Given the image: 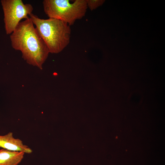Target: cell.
I'll list each match as a JSON object with an SVG mask.
<instances>
[{"instance_id":"1","label":"cell","mask_w":165,"mask_h":165,"mask_svg":"<svg viewBox=\"0 0 165 165\" xmlns=\"http://www.w3.org/2000/svg\"><path fill=\"white\" fill-rule=\"evenodd\" d=\"M11 46L28 64L42 69L49 50L30 18L20 22L10 35Z\"/></svg>"},{"instance_id":"2","label":"cell","mask_w":165,"mask_h":165,"mask_svg":"<svg viewBox=\"0 0 165 165\" xmlns=\"http://www.w3.org/2000/svg\"><path fill=\"white\" fill-rule=\"evenodd\" d=\"M29 16L50 53H59L68 45L71 30L67 23L53 18L40 19L32 13Z\"/></svg>"},{"instance_id":"3","label":"cell","mask_w":165,"mask_h":165,"mask_svg":"<svg viewBox=\"0 0 165 165\" xmlns=\"http://www.w3.org/2000/svg\"><path fill=\"white\" fill-rule=\"evenodd\" d=\"M44 0V11L49 18L61 20L70 26L85 15L87 7L86 0Z\"/></svg>"},{"instance_id":"4","label":"cell","mask_w":165,"mask_h":165,"mask_svg":"<svg viewBox=\"0 0 165 165\" xmlns=\"http://www.w3.org/2000/svg\"><path fill=\"white\" fill-rule=\"evenodd\" d=\"M1 4L4 14V22L7 34H12L20 20L29 18L32 13V6L24 4L22 0H2Z\"/></svg>"},{"instance_id":"5","label":"cell","mask_w":165,"mask_h":165,"mask_svg":"<svg viewBox=\"0 0 165 165\" xmlns=\"http://www.w3.org/2000/svg\"><path fill=\"white\" fill-rule=\"evenodd\" d=\"M0 147L10 151L23 152L25 153L30 154L32 152V149L24 145L20 139L15 138L12 132L0 135Z\"/></svg>"},{"instance_id":"6","label":"cell","mask_w":165,"mask_h":165,"mask_svg":"<svg viewBox=\"0 0 165 165\" xmlns=\"http://www.w3.org/2000/svg\"><path fill=\"white\" fill-rule=\"evenodd\" d=\"M25 153L2 149L0 150V165H18L24 158Z\"/></svg>"},{"instance_id":"7","label":"cell","mask_w":165,"mask_h":165,"mask_svg":"<svg viewBox=\"0 0 165 165\" xmlns=\"http://www.w3.org/2000/svg\"><path fill=\"white\" fill-rule=\"evenodd\" d=\"M87 8L91 11L102 5L105 2L103 0H86Z\"/></svg>"}]
</instances>
